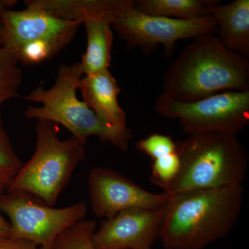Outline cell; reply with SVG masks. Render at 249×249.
<instances>
[{"label": "cell", "instance_id": "7a4b0ae2", "mask_svg": "<svg viewBox=\"0 0 249 249\" xmlns=\"http://www.w3.org/2000/svg\"><path fill=\"white\" fill-rule=\"evenodd\" d=\"M162 93L193 102L226 91H249V60L224 47L216 34H201L183 48L163 78Z\"/></svg>", "mask_w": 249, "mask_h": 249}, {"label": "cell", "instance_id": "5bb4252c", "mask_svg": "<svg viewBox=\"0 0 249 249\" xmlns=\"http://www.w3.org/2000/svg\"><path fill=\"white\" fill-rule=\"evenodd\" d=\"M209 10L217 24L216 35L224 47L249 58V0L219 1Z\"/></svg>", "mask_w": 249, "mask_h": 249}, {"label": "cell", "instance_id": "603a6c76", "mask_svg": "<svg viewBox=\"0 0 249 249\" xmlns=\"http://www.w3.org/2000/svg\"><path fill=\"white\" fill-rule=\"evenodd\" d=\"M0 249H43L32 242L9 237L0 240Z\"/></svg>", "mask_w": 249, "mask_h": 249}, {"label": "cell", "instance_id": "7c38bea8", "mask_svg": "<svg viewBox=\"0 0 249 249\" xmlns=\"http://www.w3.org/2000/svg\"><path fill=\"white\" fill-rule=\"evenodd\" d=\"M78 89L83 101L105 127L117 133L132 136L127 127L125 113L118 101L120 88L109 70L83 76Z\"/></svg>", "mask_w": 249, "mask_h": 249}, {"label": "cell", "instance_id": "9c48e42d", "mask_svg": "<svg viewBox=\"0 0 249 249\" xmlns=\"http://www.w3.org/2000/svg\"><path fill=\"white\" fill-rule=\"evenodd\" d=\"M90 201L96 217L108 219L132 209L155 210L163 207L169 196L142 189L115 170L96 168L88 177Z\"/></svg>", "mask_w": 249, "mask_h": 249}, {"label": "cell", "instance_id": "9a60e30c", "mask_svg": "<svg viewBox=\"0 0 249 249\" xmlns=\"http://www.w3.org/2000/svg\"><path fill=\"white\" fill-rule=\"evenodd\" d=\"M88 45L80 62L84 76L109 70L111 59L113 35L111 22L107 19H89L83 23Z\"/></svg>", "mask_w": 249, "mask_h": 249}, {"label": "cell", "instance_id": "ba28073f", "mask_svg": "<svg viewBox=\"0 0 249 249\" xmlns=\"http://www.w3.org/2000/svg\"><path fill=\"white\" fill-rule=\"evenodd\" d=\"M111 27L127 49L141 47L147 55L162 45L168 57L173 53L178 40L217 32V22L211 15L195 19L157 17L136 11L133 3L119 14Z\"/></svg>", "mask_w": 249, "mask_h": 249}, {"label": "cell", "instance_id": "7402d4cb", "mask_svg": "<svg viewBox=\"0 0 249 249\" xmlns=\"http://www.w3.org/2000/svg\"><path fill=\"white\" fill-rule=\"evenodd\" d=\"M137 148L151 157L152 160L178 152L177 142L169 136L160 134H151L139 141Z\"/></svg>", "mask_w": 249, "mask_h": 249}, {"label": "cell", "instance_id": "484cf974", "mask_svg": "<svg viewBox=\"0 0 249 249\" xmlns=\"http://www.w3.org/2000/svg\"><path fill=\"white\" fill-rule=\"evenodd\" d=\"M3 39H4V29H3L2 23L0 19V46L3 45Z\"/></svg>", "mask_w": 249, "mask_h": 249}, {"label": "cell", "instance_id": "6da1fadb", "mask_svg": "<svg viewBox=\"0 0 249 249\" xmlns=\"http://www.w3.org/2000/svg\"><path fill=\"white\" fill-rule=\"evenodd\" d=\"M242 185L191 190L169 196L160 236L165 249H204L236 227Z\"/></svg>", "mask_w": 249, "mask_h": 249}, {"label": "cell", "instance_id": "e0dca14e", "mask_svg": "<svg viewBox=\"0 0 249 249\" xmlns=\"http://www.w3.org/2000/svg\"><path fill=\"white\" fill-rule=\"evenodd\" d=\"M16 54L0 46V108L6 101L19 96L22 71Z\"/></svg>", "mask_w": 249, "mask_h": 249}, {"label": "cell", "instance_id": "ac0fdd59", "mask_svg": "<svg viewBox=\"0 0 249 249\" xmlns=\"http://www.w3.org/2000/svg\"><path fill=\"white\" fill-rule=\"evenodd\" d=\"M96 222L83 219L60 234L51 249H96L93 237Z\"/></svg>", "mask_w": 249, "mask_h": 249}, {"label": "cell", "instance_id": "5b68a950", "mask_svg": "<svg viewBox=\"0 0 249 249\" xmlns=\"http://www.w3.org/2000/svg\"><path fill=\"white\" fill-rule=\"evenodd\" d=\"M59 133L58 124L38 121L35 152L6 191L24 192L49 206L55 204L85 156V145L73 137L62 140Z\"/></svg>", "mask_w": 249, "mask_h": 249}, {"label": "cell", "instance_id": "3957f363", "mask_svg": "<svg viewBox=\"0 0 249 249\" xmlns=\"http://www.w3.org/2000/svg\"><path fill=\"white\" fill-rule=\"evenodd\" d=\"M180 167L164 193L171 196L201 188L242 185L247 178L249 155L236 134H188L177 142Z\"/></svg>", "mask_w": 249, "mask_h": 249}, {"label": "cell", "instance_id": "4fadbf2b", "mask_svg": "<svg viewBox=\"0 0 249 249\" xmlns=\"http://www.w3.org/2000/svg\"><path fill=\"white\" fill-rule=\"evenodd\" d=\"M134 0H28L26 6L43 10L66 20L83 24L89 19L113 21Z\"/></svg>", "mask_w": 249, "mask_h": 249}, {"label": "cell", "instance_id": "cb8c5ba5", "mask_svg": "<svg viewBox=\"0 0 249 249\" xmlns=\"http://www.w3.org/2000/svg\"><path fill=\"white\" fill-rule=\"evenodd\" d=\"M5 191L4 188L0 187V195ZM11 234V227L8 222L0 214V240L10 237Z\"/></svg>", "mask_w": 249, "mask_h": 249}, {"label": "cell", "instance_id": "d4e9b609", "mask_svg": "<svg viewBox=\"0 0 249 249\" xmlns=\"http://www.w3.org/2000/svg\"><path fill=\"white\" fill-rule=\"evenodd\" d=\"M17 3L15 0H0V14L6 10L12 9Z\"/></svg>", "mask_w": 249, "mask_h": 249}, {"label": "cell", "instance_id": "52a82bcc", "mask_svg": "<svg viewBox=\"0 0 249 249\" xmlns=\"http://www.w3.org/2000/svg\"><path fill=\"white\" fill-rule=\"evenodd\" d=\"M0 211L9 217L10 237L51 249L64 231L85 219L88 205L78 201L56 209L37 201L29 193L6 191L0 195Z\"/></svg>", "mask_w": 249, "mask_h": 249}, {"label": "cell", "instance_id": "8992f818", "mask_svg": "<svg viewBox=\"0 0 249 249\" xmlns=\"http://www.w3.org/2000/svg\"><path fill=\"white\" fill-rule=\"evenodd\" d=\"M154 109L177 119L187 134L222 132L236 134L249 123V91H226L193 102H181L160 93Z\"/></svg>", "mask_w": 249, "mask_h": 249}, {"label": "cell", "instance_id": "8fae6325", "mask_svg": "<svg viewBox=\"0 0 249 249\" xmlns=\"http://www.w3.org/2000/svg\"><path fill=\"white\" fill-rule=\"evenodd\" d=\"M164 206L127 210L106 219L94 232L93 245L96 249H152L160 236Z\"/></svg>", "mask_w": 249, "mask_h": 249}, {"label": "cell", "instance_id": "d6986e66", "mask_svg": "<svg viewBox=\"0 0 249 249\" xmlns=\"http://www.w3.org/2000/svg\"><path fill=\"white\" fill-rule=\"evenodd\" d=\"M22 165L5 130L0 111V187L6 190Z\"/></svg>", "mask_w": 249, "mask_h": 249}, {"label": "cell", "instance_id": "30bf717a", "mask_svg": "<svg viewBox=\"0 0 249 249\" xmlns=\"http://www.w3.org/2000/svg\"><path fill=\"white\" fill-rule=\"evenodd\" d=\"M0 19L4 29L2 46L15 54L22 46L37 40L55 41L67 45L83 24L33 6L22 11L6 10L0 14Z\"/></svg>", "mask_w": 249, "mask_h": 249}, {"label": "cell", "instance_id": "44dd1931", "mask_svg": "<svg viewBox=\"0 0 249 249\" xmlns=\"http://www.w3.org/2000/svg\"><path fill=\"white\" fill-rule=\"evenodd\" d=\"M179 167L180 160L178 152L156 159L151 165L150 180L165 191L176 178Z\"/></svg>", "mask_w": 249, "mask_h": 249}, {"label": "cell", "instance_id": "ffe728a7", "mask_svg": "<svg viewBox=\"0 0 249 249\" xmlns=\"http://www.w3.org/2000/svg\"><path fill=\"white\" fill-rule=\"evenodd\" d=\"M66 45L50 40H37L22 46L16 52L18 62L37 65L53 58Z\"/></svg>", "mask_w": 249, "mask_h": 249}, {"label": "cell", "instance_id": "2e32d148", "mask_svg": "<svg viewBox=\"0 0 249 249\" xmlns=\"http://www.w3.org/2000/svg\"><path fill=\"white\" fill-rule=\"evenodd\" d=\"M219 0H134L133 8L147 16L195 19L209 16L210 8Z\"/></svg>", "mask_w": 249, "mask_h": 249}, {"label": "cell", "instance_id": "277c9868", "mask_svg": "<svg viewBox=\"0 0 249 249\" xmlns=\"http://www.w3.org/2000/svg\"><path fill=\"white\" fill-rule=\"evenodd\" d=\"M83 76L80 62L60 65L52 88L45 89L37 87L26 96L27 101L42 106H29L24 115L29 119L62 124L83 145L88 143L89 137H96L101 142H109L121 151H126L132 136L117 133L105 127L88 105L77 96Z\"/></svg>", "mask_w": 249, "mask_h": 249}]
</instances>
